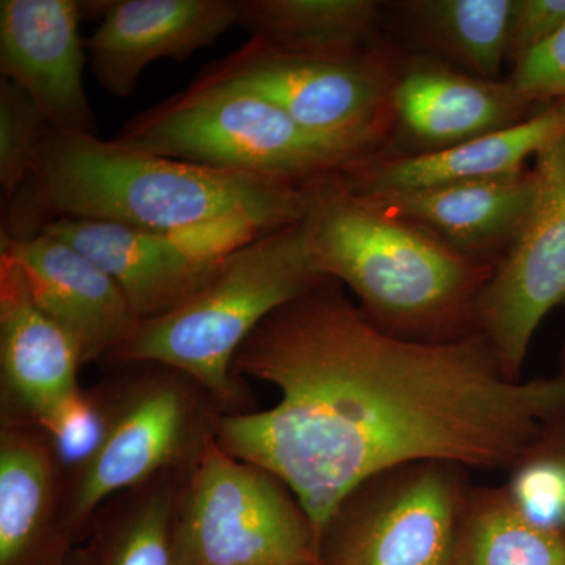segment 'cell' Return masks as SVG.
Here are the masks:
<instances>
[{
  "mask_svg": "<svg viewBox=\"0 0 565 565\" xmlns=\"http://www.w3.org/2000/svg\"><path fill=\"white\" fill-rule=\"evenodd\" d=\"M505 79L535 106L565 102V24L539 50L512 66Z\"/></svg>",
  "mask_w": 565,
  "mask_h": 565,
  "instance_id": "cell-26",
  "label": "cell"
},
{
  "mask_svg": "<svg viewBox=\"0 0 565 565\" xmlns=\"http://www.w3.org/2000/svg\"><path fill=\"white\" fill-rule=\"evenodd\" d=\"M114 140L162 158L299 185L360 161L305 131L262 93L211 68L132 117Z\"/></svg>",
  "mask_w": 565,
  "mask_h": 565,
  "instance_id": "cell-5",
  "label": "cell"
},
{
  "mask_svg": "<svg viewBox=\"0 0 565 565\" xmlns=\"http://www.w3.org/2000/svg\"><path fill=\"white\" fill-rule=\"evenodd\" d=\"M330 281L316 264L302 221L225 253L210 281L169 313L141 321L114 359L177 371L215 403H243L233 360L278 308Z\"/></svg>",
  "mask_w": 565,
  "mask_h": 565,
  "instance_id": "cell-4",
  "label": "cell"
},
{
  "mask_svg": "<svg viewBox=\"0 0 565 565\" xmlns=\"http://www.w3.org/2000/svg\"><path fill=\"white\" fill-rule=\"evenodd\" d=\"M0 253L20 264L33 299L79 348L82 362L115 353L139 327L109 274L74 245L50 233L28 239L0 236Z\"/></svg>",
  "mask_w": 565,
  "mask_h": 565,
  "instance_id": "cell-15",
  "label": "cell"
},
{
  "mask_svg": "<svg viewBox=\"0 0 565 565\" xmlns=\"http://www.w3.org/2000/svg\"><path fill=\"white\" fill-rule=\"evenodd\" d=\"M468 471L423 460L366 479L323 526L319 565H456Z\"/></svg>",
  "mask_w": 565,
  "mask_h": 565,
  "instance_id": "cell-8",
  "label": "cell"
},
{
  "mask_svg": "<svg viewBox=\"0 0 565 565\" xmlns=\"http://www.w3.org/2000/svg\"><path fill=\"white\" fill-rule=\"evenodd\" d=\"M182 487L169 475L148 487L98 550V565H178V508Z\"/></svg>",
  "mask_w": 565,
  "mask_h": 565,
  "instance_id": "cell-23",
  "label": "cell"
},
{
  "mask_svg": "<svg viewBox=\"0 0 565 565\" xmlns=\"http://www.w3.org/2000/svg\"><path fill=\"white\" fill-rule=\"evenodd\" d=\"M302 225L323 275L348 286L386 333L444 344L478 333L493 267L352 191L338 172L303 185Z\"/></svg>",
  "mask_w": 565,
  "mask_h": 565,
  "instance_id": "cell-3",
  "label": "cell"
},
{
  "mask_svg": "<svg viewBox=\"0 0 565 565\" xmlns=\"http://www.w3.org/2000/svg\"><path fill=\"white\" fill-rule=\"evenodd\" d=\"M57 565H98V550L96 546L71 548Z\"/></svg>",
  "mask_w": 565,
  "mask_h": 565,
  "instance_id": "cell-29",
  "label": "cell"
},
{
  "mask_svg": "<svg viewBox=\"0 0 565 565\" xmlns=\"http://www.w3.org/2000/svg\"><path fill=\"white\" fill-rule=\"evenodd\" d=\"M546 490L557 525L565 533V407L542 427L531 448L522 457Z\"/></svg>",
  "mask_w": 565,
  "mask_h": 565,
  "instance_id": "cell-28",
  "label": "cell"
},
{
  "mask_svg": "<svg viewBox=\"0 0 565 565\" xmlns=\"http://www.w3.org/2000/svg\"><path fill=\"white\" fill-rule=\"evenodd\" d=\"M565 24V0H514L505 43L509 70L556 35Z\"/></svg>",
  "mask_w": 565,
  "mask_h": 565,
  "instance_id": "cell-27",
  "label": "cell"
},
{
  "mask_svg": "<svg viewBox=\"0 0 565 565\" xmlns=\"http://www.w3.org/2000/svg\"><path fill=\"white\" fill-rule=\"evenodd\" d=\"M76 0H2L0 73L58 132L98 136L84 73L90 66Z\"/></svg>",
  "mask_w": 565,
  "mask_h": 565,
  "instance_id": "cell-12",
  "label": "cell"
},
{
  "mask_svg": "<svg viewBox=\"0 0 565 565\" xmlns=\"http://www.w3.org/2000/svg\"><path fill=\"white\" fill-rule=\"evenodd\" d=\"M115 405L117 396L79 390L36 424L57 467L73 471L76 478L95 459L109 435Z\"/></svg>",
  "mask_w": 565,
  "mask_h": 565,
  "instance_id": "cell-24",
  "label": "cell"
},
{
  "mask_svg": "<svg viewBox=\"0 0 565 565\" xmlns=\"http://www.w3.org/2000/svg\"><path fill=\"white\" fill-rule=\"evenodd\" d=\"M544 107L508 79L486 81L449 63L404 51L393 88V131L384 154L448 150L526 121Z\"/></svg>",
  "mask_w": 565,
  "mask_h": 565,
  "instance_id": "cell-11",
  "label": "cell"
},
{
  "mask_svg": "<svg viewBox=\"0 0 565 565\" xmlns=\"http://www.w3.org/2000/svg\"><path fill=\"white\" fill-rule=\"evenodd\" d=\"M456 565H565V533L527 519L505 486H471Z\"/></svg>",
  "mask_w": 565,
  "mask_h": 565,
  "instance_id": "cell-22",
  "label": "cell"
},
{
  "mask_svg": "<svg viewBox=\"0 0 565 565\" xmlns=\"http://www.w3.org/2000/svg\"><path fill=\"white\" fill-rule=\"evenodd\" d=\"M535 193L519 236L494 266L478 307V333L505 377L523 381L531 341L565 308V134L535 154Z\"/></svg>",
  "mask_w": 565,
  "mask_h": 565,
  "instance_id": "cell-9",
  "label": "cell"
},
{
  "mask_svg": "<svg viewBox=\"0 0 565 565\" xmlns=\"http://www.w3.org/2000/svg\"><path fill=\"white\" fill-rule=\"evenodd\" d=\"M189 379L166 367L117 396L114 423L103 448L74 478L63 514L65 533L87 525L115 493L154 481L192 448L196 407Z\"/></svg>",
  "mask_w": 565,
  "mask_h": 565,
  "instance_id": "cell-10",
  "label": "cell"
},
{
  "mask_svg": "<svg viewBox=\"0 0 565 565\" xmlns=\"http://www.w3.org/2000/svg\"><path fill=\"white\" fill-rule=\"evenodd\" d=\"M534 193V172L527 169L511 177L366 196L422 226L460 255L494 269L519 236Z\"/></svg>",
  "mask_w": 565,
  "mask_h": 565,
  "instance_id": "cell-17",
  "label": "cell"
},
{
  "mask_svg": "<svg viewBox=\"0 0 565 565\" xmlns=\"http://www.w3.org/2000/svg\"><path fill=\"white\" fill-rule=\"evenodd\" d=\"M561 375V377H564L565 379V340H564V343H563V348H561V353H559V373H557Z\"/></svg>",
  "mask_w": 565,
  "mask_h": 565,
  "instance_id": "cell-30",
  "label": "cell"
},
{
  "mask_svg": "<svg viewBox=\"0 0 565 565\" xmlns=\"http://www.w3.org/2000/svg\"><path fill=\"white\" fill-rule=\"evenodd\" d=\"M52 132L35 103L13 82H0V189L3 204L31 177L41 148Z\"/></svg>",
  "mask_w": 565,
  "mask_h": 565,
  "instance_id": "cell-25",
  "label": "cell"
},
{
  "mask_svg": "<svg viewBox=\"0 0 565 565\" xmlns=\"http://www.w3.org/2000/svg\"><path fill=\"white\" fill-rule=\"evenodd\" d=\"M79 348L33 299L20 264L0 253V370L10 412L39 424L79 392Z\"/></svg>",
  "mask_w": 565,
  "mask_h": 565,
  "instance_id": "cell-16",
  "label": "cell"
},
{
  "mask_svg": "<svg viewBox=\"0 0 565 565\" xmlns=\"http://www.w3.org/2000/svg\"><path fill=\"white\" fill-rule=\"evenodd\" d=\"M403 47L392 40L356 57H302L255 40L210 68L262 93L300 128L364 159L386 150Z\"/></svg>",
  "mask_w": 565,
  "mask_h": 565,
  "instance_id": "cell-7",
  "label": "cell"
},
{
  "mask_svg": "<svg viewBox=\"0 0 565 565\" xmlns=\"http://www.w3.org/2000/svg\"><path fill=\"white\" fill-rule=\"evenodd\" d=\"M233 374L274 385L280 401L215 416V441L280 479L318 541L366 479L423 460L511 470L565 407L559 374L511 381L479 333L444 344L394 337L334 280L264 319Z\"/></svg>",
  "mask_w": 565,
  "mask_h": 565,
  "instance_id": "cell-1",
  "label": "cell"
},
{
  "mask_svg": "<svg viewBox=\"0 0 565 565\" xmlns=\"http://www.w3.org/2000/svg\"><path fill=\"white\" fill-rule=\"evenodd\" d=\"M237 25L270 50L345 58L388 43L384 2L375 0H237Z\"/></svg>",
  "mask_w": 565,
  "mask_h": 565,
  "instance_id": "cell-21",
  "label": "cell"
},
{
  "mask_svg": "<svg viewBox=\"0 0 565 565\" xmlns=\"http://www.w3.org/2000/svg\"><path fill=\"white\" fill-rule=\"evenodd\" d=\"M41 233L61 237L98 264L120 286L140 322L169 313L199 291L225 256L195 234L109 222L57 218Z\"/></svg>",
  "mask_w": 565,
  "mask_h": 565,
  "instance_id": "cell-13",
  "label": "cell"
},
{
  "mask_svg": "<svg viewBox=\"0 0 565 565\" xmlns=\"http://www.w3.org/2000/svg\"><path fill=\"white\" fill-rule=\"evenodd\" d=\"M512 7L514 0H394L384 2V29L404 51L501 81Z\"/></svg>",
  "mask_w": 565,
  "mask_h": 565,
  "instance_id": "cell-20",
  "label": "cell"
},
{
  "mask_svg": "<svg viewBox=\"0 0 565 565\" xmlns=\"http://www.w3.org/2000/svg\"><path fill=\"white\" fill-rule=\"evenodd\" d=\"M237 0H115L87 44L90 71L115 98L136 92L151 63L185 62L237 25Z\"/></svg>",
  "mask_w": 565,
  "mask_h": 565,
  "instance_id": "cell-14",
  "label": "cell"
},
{
  "mask_svg": "<svg viewBox=\"0 0 565 565\" xmlns=\"http://www.w3.org/2000/svg\"><path fill=\"white\" fill-rule=\"evenodd\" d=\"M303 185L162 158L99 136L52 129L35 169L3 204L2 233L28 239L57 218L188 234L237 225L258 234L303 218Z\"/></svg>",
  "mask_w": 565,
  "mask_h": 565,
  "instance_id": "cell-2",
  "label": "cell"
},
{
  "mask_svg": "<svg viewBox=\"0 0 565 565\" xmlns=\"http://www.w3.org/2000/svg\"><path fill=\"white\" fill-rule=\"evenodd\" d=\"M564 134L565 102H557L526 121L448 150L415 156L377 152L352 162L338 174L352 191L363 195L511 177L525 172L527 159H534L550 141Z\"/></svg>",
  "mask_w": 565,
  "mask_h": 565,
  "instance_id": "cell-18",
  "label": "cell"
},
{
  "mask_svg": "<svg viewBox=\"0 0 565 565\" xmlns=\"http://www.w3.org/2000/svg\"><path fill=\"white\" fill-rule=\"evenodd\" d=\"M178 565H319L310 516L280 479L207 435L178 508Z\"/></svg>",
  "mask_w": 565,
  "mask_h": 565,
  "instance_id": "cell-6",
  "label": "cell"
},
{
  "mask_svg": "<svg viewBox=\"0 0 565 565\" xmlns=\"http://www.w3.org/2000/svg\"><path fill=\"white\" fill-rule=\"evenodd\" d=\"M57 463L44 437H0V565H57L73 546L57 522Z\"/></svg>",
  "mask_w": 565,
  "mask_h": 565,
  "instance_id": "cell-19",
  "label": "cell"
}]
</instances>
